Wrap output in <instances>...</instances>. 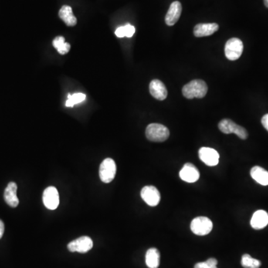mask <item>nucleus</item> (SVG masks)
I'll return each mask as SVG.
<instances>
[{
  "mask_svg": "<svg viewBox=\"0 0 268 268\" xmlns=\"http://www.w3.org/2000/svg\"><path fill=\"white\" fill-rule=\"evenodd\" d=\"M149 90L151 96L157 100H165L168 96V91L165 84L161 81L154 79L149 85Z\"/></svg>",
  "mask_w": 268,
  "mask_h": 268,
  "instance_id": "nucleus-12",
  "label": "nucleus"
},
{
  "mask_svg": "<svg viewBox=\"0 0 268 268\" xmlns=\"http://www.w3.org/2000/svg\"><path fill=\"white\" fill-rule=\"evenodd\" d=\"M141 197L143 201L150 206H156L160 201V193L156 187L153 186H146L141 191Z\"/></svg>",
  "mask_w": 268,
  "mask_h": 268,
  "instance_id": "nucleus-9",
  "label": "nucleus"
},
{
  "mask_svg": "<svg viewBox=\"0 0 268 268\" xmlns=\"http://www.w3.org/2000/svg\"><path fill=\"white\" fill-rule=\"evenodd\" d=\"M264 3H265V6L268 8V0H264Z\"/></svg>",
  "mask_w": 268,
  "mask_h": 268,
  "instance_id": "nucleus-29",
  "label": "nucleus"
},
{
  "mask_svg": "<svg viewBox=\"0 0 268 268\" xmlns=\"http://www.w3.org/2000/svg\"><path fill=\"white\" fill-rule=\"evenodd\" d=\"M199 158L208 166H215L219 163V154L211 147H201L199 150Z\"/></svg>",
  "mask_w": 268,
  "mask_h": 268,
  "instance_id": "nucleus-10",
  "label": "nucleus"
},
{
  "mask_svg": "<svg viewBox=\"0 0 268 268\" xmlns=\"http://www.w3.org/2000/svg\"><path fill=\"white\" fill-rule=\"evenodd\" d=\"M260 261L253 259L249 255L245 254L242 256V265L245 268H259L261 267Z\"/></svg>",
  "mask_w": 268,
  "mask_h": 268,
  "instance_id": "nucleus-20",
  "label": "nucleus"
},
{
  "mask_svg": "<svg viewBox=\"0 0 268 268\" xmlns=\"http://www.w3.org/2000/svg\"><path fill=\"white\" fill-rule=\"evenodd\" d=\"M250 175L252 178L260 185H268V171L262 167H252L250 171Z\"/></svg>",
  "mask_w": 268,
  "mask_h": 268,
  "instance_id": "nucleus-18",
  "label": "nucleus"
},
{
  "mask_svg": "<svg viewBox=\"0 0 268 268\" xmlns=\"http://www.w3.org/2000/svg\"><path fill=\"white\" fill-rule=\"evenodd\" d=\"M145 262L149 268H158L160 266V254L157 248H151L147 251Z\"/></svg>",
  "mask_w": 268,
  "mask_h": 268,
  "instance_id": "nucleus-19",
  "label": "nucleus"
},
{
  "mask_svg": "<svg viewBox=\"0 0 268 268\" xmlns=\"http://www.w3.org/2000/svg\"><path fill=\"white\" fill-rule=\"evenodd\" d=\"M70 45H69V43H68V42H63V44H62V46H60L58 49H57V50H58V52H59V54H61V55H66V54H67L68 52H69V50H70Z\"/></svg>",
  "mask_w": 268,
  "mask_h": 268,
  "instance_id": "nucleus-23",
  "label": "nucleus"
},
{
  "mask_svg": "<svg viewBox=\"0 0 268 268\" xmlns=\"http://www.w3.org/2000/svg\"><path fill=\"white\" fill-rule=\"evenodd\" d=\"M180 177L182 181L189 184L195 183L200 177V172L198 168L192 163H186L180 171Z\"/></svg>",
  "mask_w": 268,
  "mask_h": 268,
  "instance_id": "nucleus-11",
  "label": "nucleus"
},
{
  "mask_svg": "<svg viewBox=\"0 0 268 268\" xmlns=\"http://www.w3.org/2000/svg\"><path fill=\"white\" fill-rule=\"evenodd\" d=\"M244 45L238 38H231L225 45V56L229 61H236L243 53Z\"/></svg>",
  "mask_w": 268,
  "mask_h": 268,
  "instance_id": "nucleus-6",
  "label": "nucleus"
},
{
  "mask_svg": "<svg viewBox=\"0 0 268 268\" xmlns=\"http://www.w3.org/2000/svg\"><path fill=\"white\" fill-rule=\"evenodd\" d=\"M169 130L165 126L157 123H152L147 125L145 136L147 140L154 143H163L169 137Z\"/></svg>",
  "mask_w": 268,
  "mask_h": 268,
  "instance_id": "nucleus-2",
  "label": "nucleus"
},
{
  "mask_svg": "<svg viewBox=\"0 0 268 268\" xmlns=\"http://www.w3.org/2000/svg\"><path fill=\"white\" fill-rule=\"evenodd\" d=\"M85 99H86V95L83 94V93H75L72 96L69 94L67 101L66 102V106L68 107H72L76 103L83 102Z\"/></svg>",
  "mask_w": 268,
  "mask_h": 268,
  "instance_id": "nucleus-21",
  "label": "nucleus"
},
{
  "mask_svg": "<svg viewBox=\"0 0 268 268\" xmlns=\"http://www.w3.org/2000/svg\"><path fill=\"white\" fill-rule=\"evenodd\" d=\"M124 30H125V37L127 38H131L135 33V28L130 24H127L124 25Z\"/></svg>",
  "mask_w": 268,
  "mask_h": 268,
  "instance_id": "nucleus-24",
  "label": "nucleus"
},
{
  "mask_svg": "<svg viewBox=\"0 0 268 268\" xmlns=\"http://www.w3.org/2000/svg\"><path fill=\"white\" fill-rule=\"evenodd\" d=\"M63 42H65V38H63V37L58 36L54 39L52 44H53L54 47L57 49H58L60 46H62Z\"/></svg>",
  "mask_w": 268,
  "mask_h": 268,
  "instance_id": "nucleus-25",
  "label": "nucleus"
},
{
  "mask_svg": "<svg viewBox=\"0 0 268 268\" xmlns=\"http://www.w3.org/2000/svg\"><path fill=\"white\" fill-rule=\"evenodd\" d=\"M218 128L222 133H226V134L235 133L242 140H246L248 137L247 131L245 127L238 125L229 119L221 120L218 124Z\"/></svg>",
  "mask_w": 268,
  "mask_h": 268,
  "instance_id": "nucleus-3",
  "label": "nucleus"
},
{
  "mask_svg": "<svg viewBox=\"0 0 268 268\" xmlns=\"http://www.w3.org/2000/svg\"><path fill=\"white\" fill-rule=\"evenodd\" d=\"M17 191H18V185L15 183L11 182L8 184L4 193L5 202L13 208H15L19 205V199L17 195Z\"/></svg>",
  "mask_w": 268,
  "mask_h": 268,
  "instance_id": "nucleus-15",
  "label": "nucleus"
},
{
  "mask_svg": "<svg viewBox=\"0 0 268 268\" xmlns=\"http://www.w3.org/2000/svg\"><path fill=\"white\" fill-rule=\"evenodd\" d=\"M116 37L118 38H124L125 37V30H124V26L119 27L115 32Z\"/></svg>",
  "mask_w": 268,
  "mask_h": 268,
  "instance_id": "nucleus-26",
  "label": "nucleus"
},
{
  "mask_svg": "<svg viewBox=\"0 0 268 268\" xmlns=\"http://www.w3.org/2000/svg\"><path fill=\"white\" fill-rule=\"evenodd\" d=\"M208 91V86L204 81L193 80L183 87V95L188 99H202Z\"/></svg>",
  "mask_w": 268,
  "mask_h": 268,
  "instance_id": "nucleus-1",
  "label": "nucleus"
},
{
  "mask_svg": "<svg viewBox=\"0 0 268 268\" xmlns=\"http://www.w3.org/2000/svg\"><path fill=\"white\" fill-rule=\"evenodd\" d=\"M4 231H5V225H4V223L0 220V238H2L3 235Z\"/></svg>",
  "mask_w": 268,
  "mask_h": 268,
  "instance_id": "nucleus-28",
  "label": "nucleus"
},
{
  "mask_svg": "<svg viewBox=\"0 0 268 268\" xmlns=\"http://www.w3.org/2000/svg\"><path fill=\"white\" fill-rule=\"evenodd\" d=\"M219 29L217 23H200L194 28V35L197 38L210 36Z\"/></svg>",
  "mask_w": 268,
  "mask_h": 268,
  "instance_id": "nucleus-14",
  "label": "nucleus"
},
{
  "mask_svg": "<svg viewBox=\"0 0 268 268\" xmlns=\"http://www.w3.org/2000/svg\"><path fill=\"white\" fill-rule=\"evenodd\" d=\"M182 13V5L178 1L172 2L165 16V23L169 26L174 25L181 18Z\"/></svg>",
  "mask_w": 268,
  "mask_h": 268,
  "instance_id": "nucleus-13",
  "label": "nucleus"
},
{
  "mask_svg": "<svg viewBox=\"0 0 268 268\" xmlns=\"http://www.w3.org/2000/svg\"><path fill=\"white\" fill-rule=\"evenodd\" d=\"M268 225V213L265 210H258L251 218L250 225L253 229H262Z\"/></svg>",
  "mask_w": 268,
  "mask_h": 268,
  "instance_id": "nucleus-16",
  "label": "nucleus"
},
{
  "mask_svg": "<svg viewBox=\"0 0 268 268\" xmlns=\"http://www.w3.org/2000/svg\"><path fill=\"white\" fill-rule=\"evenodd\" d=\"M218 261L215 258H210L207 259L206 262H199L195 265V268H218Z\"/></svg>",
  "mask_w": 268,
  "mask_h": 268,
  "instance_id": "nucleus-22",
  "label": "nucleus"
},
{
  "mask_svg": "<svg viewBox=\"0 0 268 268\" xmlns=\"http://www.w3.org/2000/svg\"><path fill=\"white\" fill-rule=\"evenodd\" d=\"M42 201L46 208L55 210L60 204L59 194L55 187L49 186L45 189L42 195Z\"/></svg>",
  "mask_w": 268,
  "mask_h": 268,
  "instance_id": "nucleus-8",
  "label": "nucleus"
},
{
  "mask_svg": "<svg viewBox=\"0 0 268 268\" xmlns=\"http://www.w3.org/2000/svg\"><path fill=\"white\" fill-rule=\"evenodd\" d=\"M116 174V165L113 159L107 158L101 163L99 168V177L104 184H109L113 181Z\"/></svg>",
  "mask_w": 268,
  "mask_h": 268,
  "instance_id": "nucleus-4",
  "label": "nucleus"
},
{
  "mask_svg": "<svg viewBox=\"0 0 268 268\" xmlns=\"http://www.w3.org/2000/svg\"><path fill=\"white\" fill-rule=\"evenodd\" d=\"M191 230L197 235H208L213 228V224L206 217H197L191 223Z\"/></svg>",
  "mask_w": 268,
  "mask_h": 268,
  "instance_id": "nucleus-5",
  "label": "nucleus"
},
{
  "mask_svg": "<svg viewBox=\"0 0 268 268\" xmlns=\"http://www.w3.org/2000/svg\"><path fill=\"white\" fill-rule=\"evenodd\" d=\"M93 242L88 236H82L72 241L68 245L67 248L70 252H78L85 253L93 248Z\"/></svg>",
  "mask_w": 268,
  "mask_h": 268,
  "instance_id": "nucleus-7",
  "label": "nucleus"
},
{
  "mask_svg": "<svg viewBox=\"0 0 268 268\" xmlns=\"http://www.w3.org/2000/svg\"><path fill=\"white\" fill-rule=\"evenodd\" d=\"M262 124L268 131V114L265 115L262 119Z\"/></svg>",
  "mask_w": 268,
  "mask_h": 268,
  "instance_id": "nucleus-27",
  "label": "nucleus"
},
{
  "mask_svg": "<svg viewBox=\"0 0 268 268\" xmlns=\"http://www.w3.org/2000/svg\"><path fill=\"white\" fill-rule=\"evenodd\" d=\"M59 18L68 26H75L77 24V18L72 12V8L69 5H63L58 13Z\"/></svg>",
  "mask_w": 268,
  "mask_h": 268,
  "instance_id": "nucleus-17",
  "label": "nucleus"
}]
</instances>
